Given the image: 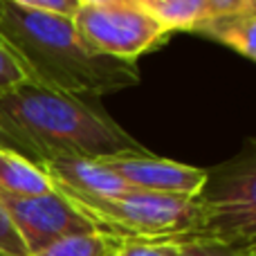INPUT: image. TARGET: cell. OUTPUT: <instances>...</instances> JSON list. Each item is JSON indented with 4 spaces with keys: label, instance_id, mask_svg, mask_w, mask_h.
Listing matches in <instances>:
<instances>
[{
    "label": "cell",
    "instance_id": "cell-2",
    "mask_svg": "<svg viewBox=\"0 0 256 256\" xmlns=\"http://www.w3.org/2000/svg\"><path fill=\"white\" fill-rule=\"evenodd\" d=\"M0 36L20 58L30 81L38 86L102 97L140 84L137 61L92 52L72 18L0 0Z\"/></svg>",
    "mask_w": 256,
    "mask_h": 256
},
{
    "label": "cell",
    "instance_id": "cell-6",
    "mask_svg": "<svg viewBox=\"0 0 256 256\" xmlns=\"http://www.w3.org/2000/svg\"><path fill=\"white\" fill-rule=\"evenodd\" d=\"M0 202L4 204L30 254L66 236L94 232L92 225L56 189L52 194L30 196V198L0 196Z\"/></svg>",
    "mask_w": 256,
    "mask_h": 256
},
{
    "label": "cell",
    "instance_id": "cell-7",
    "mask_svg": "<svg viewBox=\"0 0 256 256\" xmlns=\"http://www.w3.org/2000/svg\"><path fill=\"white\" fill-rule=\"evenodd\" d=\"M99 162H104L110 171H115L128 186L150 191V194L198 198V194L204 186V180H207V168L173 162V160L158 158L153 153L106 158Z\"/></svg>",
    "mask_w": 256,
    "mask_h": 256
},
{
    "label": "cell",
    "instance_id": "cell-14",
    "mask_svg": "<svg viewBox=\"0 0 256 256\" xmlns=\"http://www.w3.org/2000/svg\"><path fill=\"white\" fill-rule=\"evenodd\" d=\"M25 81H30V76H27L20 58L9 48L7 40L0 36V94L9 92V90H14L16 86L25 84Z\"/></svg>",
    "mask_w": 256,
    "mask_h": 256
},
{
    "label": "cell",
    "instance_id": "cell-17",
    "mask_svg": "<svg viewBox=\"0 0 256 256\" xmlns=\"http://www.w3.org/2000/svg\"><path fill=\"white\" fill-rule=\"evenodd\" d=\"M9 2L18 4V7H25V9H34V12L54 14V16H63V18H74V14L79 12V7L86 0H9Z\"/></svg>",
    "mask_w": 256,
    "mask_h": 256
},
{
    "label": "cell",
    "instance_id": "cell-1",
    "mask_svg": "<svg viewBox=\"0 0 256 256\" xmlns=\"http://www.w3.org/2000/svg\"><path fill=\"white\" fill-rule=\"evenodd\" d=\"M0 148L45 166L58 160L146 155L92 94H72L34 81L0 94Z\"/></svg>",
    "mask_w": 256,
    "mask_h": 256
},
{
    "label": "cell",
    "instance_id": "cell-10",
    "mask_svg": "<svg viewBox=\"0 0 256 256\" xmlns=\"http://www.w3.org/2000/svg\"><path fill=\"white\" fill-rule=\"evenodd\" d=\"M191 34L218 40L256 63V16L238 14V16L209 18V20L200 22Z\"/></svg>",
    "mask_w": 256,
    "mask_h": 256
},
{
    "label": "cell",
    "instance_id": "cell-18",
    "mask_svg": "<svg viewBox=\"0 0 256 256\" xmlns=\"http://www.w3.org/2000/svg\"><path fill=\"white\" fill-rule=\"evenodd\" d=\"M248 0H207V20L209 18L238 16L245 12Z\"/></svg>",
    "mask_w": 256,
    "mask_h": 256
},
{
    "label": "cell",
    "instance_id": "cell-13",
    "mask_svg": "<svg viewBox=\"0 0 256 256\" xmlns=\"http://www.w3.org/2000/svg\"><path fill=\"white\" fill-rule=\"evenodd\" d=\"M178 240H112L115 256H178Z\"/></svg>",
    "mask_w": 256,
    "mask_h": 256
},
{
    "label": "cell",
    "instance_id": "cell-20",
    "mask_svg": "<svg viewBox=\"0 0 256 256\" xmlns=\"http://www.w3.org/2000/svg\"><path fill=\"white\" fill-rule=\"evenodd\" d=\"M106 256H115V254H112V250H110V252H108V254H106Z\"/></svg>",
    "mask_w": 256,
    "mask_h": 256
},
{
    "label": "cell",
    "instance_id": "cell-5",
    "mask_svg": "<svg viewBox=\"0 0 256 256\" xmlns=\"http://www.w3.org/2000/svg\"><path fill=\"white\" fill-rule=\"evenodd\" d=\"M72 22L92 52L122 61H137L171 36L128 0H86Z\"/></svg>",
    "mask_w": 256,
    "mask_h": 256
},
{
    "label": "cell",
    "instance_id": "cell-15",
    "mask_svg": "<svg viewBox=\"0 0 256 256\" xmlns=\"http://www.w3.org/2000/svg\"><path fill=\"white\" fill-rule=\"evenodd\" d=\"M178 256H256L254 250H243V248H232V245L214 243V240H202L194 238L182 243L180 254Z\"/></svg>",
    "mask_w": 256,
    "mask_h": 256
},
{
    "label": "cell",
    "instance_id": "cell-4",
    "mask_svg": "<svg viewBox=\"0 0 256 256\" xmlns=\"http://www.w3.org/2000/svg\"><path fill=\"white\" fill-rule=\"evenodd\" d=\"M196 202V238L256 252V140L234 158L207 168Z\"/></svg>",
    "mask_w": 256,
    "mask_h": 256
},
{
    "label": "cell",
    "instance_id": "cell-19",
    "mask_svg": "<svg viewBox=\"0 0 256 256\" xmlns=\"http://www.w3.org/2000/svg\"><path fill=\"white\" fill-rule=\"evenodd\" d=\"M248 16H256V0H248V4H245V12Z\"/></svg>",
    "mask_w": 256,
    "mask_h": 256
},
{
    "label": "cell",
    "instance_id": "cell-9",
    "mask_svg": "<svg viewBox=\"0 0 256 256\" xmlns=\"http://www.w3.org/2000/svg\"><path fill=\"white\" fill-rule=\"evenodd\" d=\"M54 184L43 166L0 148V196L30 198V196L52 194Z\"/></svg>",
    "mask_w": 256,
    "mask_h": 256
},
{
    "label": "cell",
    "instance_id": "cell-12",
    "mask_svg": "<svg viewBox=\"0 0 256 256\" xmlns=\"http://www.w3.org/2000/svg\"><path fill=\"white\" fill-rule=\"evenodd\" d=\"M110 250V238L97 234V232H90V234H74L58 238L30 256H106Z\"/></svg>",
    "mask_w": 256,
    "mask_h": 256
},
{
    "label": "cell",
    "instance_id": "cell-8",
    "mask_svg": "<svg viewBox=\"0 0 256 256\" xmlns=\"http://www.w3.org/2000/svg\"><path fill=\"white\" fill-rule=\"evenodd\" d=\"M43 168L52 180L54 189L61 194L117 198L132 189L99 160H58L45 164Z\"/></svg>",
    "mask_w": 256,
    "mask_h": 256
},
{
    "label": "cell",
    "instance_id": "cell-11",
    "mask_svg": "<svg viewBox=\"0 0 256 256\" xmlns=\"http://www.w3.org/2000/svg\"><path fill=\"white\" fill-rule=\"evenodd\" d=\"M144 9L166 32H194L207 20V0H128Z\"/></svg>",
    "mask_w": 256,
    "mask_h": 256
},
{
    "label": "cell",
    "instance_id": "cell-21",
    "mask_svg": "<svg viewBox=\"0 0 256 256\" xmlns=\"http://www.w3.org/2000/svg\"><path fill=\"white\" fill-rule=\"evenodd\" d=\"M0 256H4V254H0Z\"/></svg>",
    "mask_w": 256,
    "mask_h": 256
},
{
    "label": "cell",
    "instance_id": "cell-3",
    "mask_svg": "<svg viewBox=\"0 0 256 256\" xmlns=\"http://www.w3.org/2000/svg\"><path fill=\"white\" fill-rule=\"evenodd\" d=\"M61 194V191H58ZM92 225L97 234L110 240H178L186 243L198 234L196 198L150 194L130 189L117 198L61 194Z\"/></svg>",
    "mask_w": 256,
    "mask_h": 256
},
{
    "label": "cell",
    "instance_id": "cell-16",
    "mask_svg": "<svg viewBox=\"0 0 256 256\" xmlns=\"http://www.w3.org/2000/svg\"><path fill=\"white\" fill-rule=\"evenodd\" d=\"M0 254L4 256H30L14 220L9 218L4 204L0 202Z\"/></svg>",
    "mask_w": 256,
    "mask_h": 256
}]
</instances>
